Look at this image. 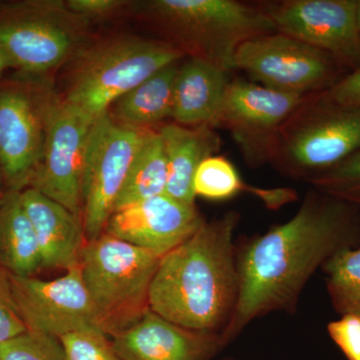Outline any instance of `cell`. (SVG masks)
<instances>
[{
    "label": "cell",
    "mask_w": 360,
    "mask_h": 360,
    "mask_svg": "<svg viewBox=\"0 0 360 360\" xmlns=\"http://www.w3.org/2000/svg\"><path fill=\"white\" fill-rule=\"evenodd\" d=\"M359 246L360 208L311 187L290 219L236 245L239 293L221 333L226 345L258 319L295 314L315 272L341 251Z\"/></svg>",
    "instance_id": "1"
},
{
    "label": "cell",
    "mask_w": 360,
    "mask_h": 360,
    "mask_svg": "<svg viewBox=\"0 0 360 360\" xmlns=\"http://www.w3.org/2000/svg\"><path fill=\"white\" fill-rule=\"evenodd\" d=\"M240 213L225 212L161 257L149 290V309L182 328L220 333L239 293L234 233Z\"/></svg>",
    "instance_id": "2"
},
{
    "label": "cell",
    "mask_w": 360,
    "mask_h": 360,
    "mask_svg": "<svg viewBox=\"0 0 360 360\" xmlns=\"http://www.w3.org/2000/svg\"><path fill=\"white\" fill-rule=\"evenodd\" d=\"M146 13L165 41L226 72L243 42L276 32L264 7L236 0H153Z\"/></svg>",
    "instance_id": "3"
},
{
    "label": "cell",
    "mask_w": 360,
    "mask_h": 360,
    "mask_svg": "<svg viewBox=\"0 0 360 360\" xmlns=\"http://www.w3.org/2000/svg\"><path fill=\"white\" fill-rule=\"evenodd\" d=\"M360 151V108L324 91L303 97L277 130L269 163L279 174L309 182Z\"/></svg>",
    "instance_id": "4"
},
{
    "label": "cell",
    "mask_w": 360,
    "mask_h": 360,
    "mask_svg": "<svg viewBox=\"0 0 360 360\" xmlns=\"http://www.w3.org/2000/svg\"><path fill=\"white\" fill-rule=\"evenodd\" d=\"M163 255L103 232L87 241L79 265L96 323L106 335L129 328L149 309V290Z\"/></svg>",
    "instance_id": "5"
},
{
    "label": "cell",
    "mask_w": 360,
    "mask_h": 360,
    "mask_svg": "<svg viewBox=\"0 0 360 360\" xmlns=\"http://www.w3.org/2000/svg\"><path fill=\"white\" fill-rule=\"evenodd\" d=\"M184 56L165 40L120 37L94 45L78 59L65 101L96 120L120 97Z\"/></svg>",
    "instance_id": "6"
},
{
    "label": "cell",
    "mask_w": 360,
    "mask_h": 360,
    "mask_svg": "<svg viewBox=\"0 0 360 360\" xmlns=\"http://www.w3.org/2000/svg\"><path fill=\"white\" fill-rule=\"evenodd\" d=\"M79 20L56 1L0 4V49L13 68L44 75L70 58L79 44Z\"/></svg>",
    "instance_id": "7"
},
{
    "label": "cell",
    "mask_w": 360,
    "mask_h": 360,
    "mask_svg": "<svg viewBox=\"0 0 360 360\" xmlns=\"http://www.w3.org/2000/svg\"><path fill=\"white\" fill-rule=\"evenodd\" d=\"M234 70L255 84L302 96L328 90L350 72L330 54L278 32L243 42Z\"/></svg>",
    "instance_id": "8"
},
{
    "label": "cell",
    "mask_w": 360,
    "mask_h": 360,
    "mask_svg": "<svg viewBox=\"0 0 360 360\" xmlns=\"http://www.w3.org/2000/svg\"><path fill=\"white\" fill-rule=\"evenodd\" d=\"M116 122L110 113L90 129L82 174V221L86 240L103 233L146 134Z\"/></svg>",
    "instance_id": "9"
},
{
    "label": "cell",
    "mask_w": 360,
    "mask_h": 360,
    "mask_svg": "<svg viewBox=\"0 0 360 360\" xmlns=\"http://www.w3.org/2000/svg\"><path fill=\"white\" fill-rule=\"evenodd\" d=\"M53 103L32 79L0 84V172L9 189L30 186L44 155Z\"/></svg>",
    "instance_id": "10"
},
{
    "label": "cell",
    "mask_w": 360,
    "mask_h": 360,
    "mask_svg": "<svg viewBox=\"0 0 360 360\" xmlns=\"http://www.w3.org/2000/svg\"><path fill=\"white\" fill-rule=\"evenodd\" d=\"M96 120L65 101L47 118L44 155L30 186L82 217V174L90 129Z\"/></svg>",
    "instance_id": "11"
},
{
    "label": "cell",
    "mask_w": 360,
    "mask_h": 360,
    "mask_svg": "<svg viewBox=\"0 0 360 360\" xmlns=\"http://www.w3.org/2000/svg\"><path fill=\"white\" fill-rule=\"evenodd\" d=\"M264 9L276 32L330 54L349 71L360 65L357 0H285Z\"/></svg>",
    "instance_id": "12"
},
{
    "label": "cell",
    "mask_w": 360,
    "mask_h": 360,
    "mask_svg": "<svg viewBox=\"0 0 360 360\" xmlns=\"http://www.w3.org/2000/svg\"><path fill=\"white\" fill-rule=\"evenodd\" d=\"M11 279L27 330L60 340L77 331L99 329L79 264L53 281L11 274Z\"/></svg>",
    "instance_id": "13"
},
{
    "label": "cell",
    "mask_w": 360,
    "mask_h": 360,
    "mask_svg": "<svg viewBox=\"0 0 360 360\" xmlns=\"http://www.w3.org/2000/svg\"><path fill=\"white\" fill-rule=\"evenodd\" d=\"M303 97L243 79L229 82L219 127L231 132L248 165L260 167L269 163L270 148L277 130Z\"/></svg>",
    "instance_id": "14"
},
{
    "label": "cell",
    "mask_w": 360,
    "mask_h": 360,
    "mask_svg": "<svg viewBox=\"0 0 360 360\" xmlns=\"http://www.w3.org/2000/svg\"><path fill=\"white\" fill-rule=\"evenodd\" d=\"M203 221L195 205H187L165 193L113 213L104 232L165 255L186 240Z\"/></svg>",
    "instance_id": "15"
},
{
    "label": "cell",
    "mask_w": 360,
    "mask_h": 360,
    "mask_svg": "<svg viewBox=\"0 0 360 360\" xmlns=\"http://www.w3.org/2000/svg\"><path fill=\"white\" fill-rule=\"evenodd\" d=\"M110 340L122 360H215L227 347L220 333L182 328L151 310Z\"/></svg>",
    "instance_id": "16"
},
{
    "label": "cell",
    "mask_w": 360,
    "mask_h": 360,
    "mask_svg": "<svg viewBox=\"0 0 360 360\" xmlns=\"http://www.w3.org/2000/svg\"><path fill=\"white\" fill-rule=\"evenodd\" d=\"M20 198L37 236L42 267L68 270L79 264L87 243L82 217L32 187L20 191Z\"/></svg>",
    "instance_id": "17"
},
{
    "label": "cell",
    "mask_w": 360,
    "mask_h": 360,
    "mask_svg": "<svg viewBox=\"0 0 360 360\" xmlns=\"http://www.w3.org/2000/svg\"><path fill=\"white\" fill-rule=\"evenodd\" d=\"M227 73L198 58H189L181 63L175 82L172 117L174 122L184 127H219L229 84Z\"/></svg>",
    "instance_id": "18"
},
{
    "label": "cell",
    "mask_w": 360,
    "mask_h": 360,
    "mask_svg": "<svg viewBox=\"0 0 360 360\" xmlns=\"http://www.w3.org/2000/svg\"><path fill=\"white\" fill-rule=\"evenodd\" d=\"M158 131L167 161L165 194L187 205H194V176L201 162L219 150V135L215 129L206 125L184 127L175 122L162 125Z\"/></svg>",
    "instance_id": "19"
},
{
    "label": "cell",
    "mask_w": 360,
    "mask_h": 360,
    "mask_svg": "<svg viewBox=\"0 0 360 360\" xmlns=\"http://www.w3.org/2000/svg\"><path fill=\"white\" fill-rule=\"evenodd\" d=\"M179 61L165 66L113 104L116 122L137 129H153L155 125L172 117L175 82Z\"/></svg>",
    "instance_id": "20"
},
{
    "label": "cell",
    "mask_w": 360,
    "mask_h": 360,
    "mask_svg": "<svg viewBox=\"0 0 360 360\" xmlns=\"http://www.w3.org/2000/svg\"><path fill=\"white\" fill-rule=\"evenodd\" d=\"M0 267L18 276H32L42 267L39 243L20 191L13 189L0 198Z\"/></svg>",
    "instance_id": "21"
},
{
    "label": "cell",
    "mask_w": 360,
    "mask_h": 360,
    "mask_svg": "<svg viewBox=\"0 0 360 360\" xmlns=\"http://www.w3.org/2000/svg\"><path fill=\"white\" fill-rule=\"evenodd\" d=\"M195 196L208 200H231L241 193L253 194L269 210H278L297 200L291 188H260L245 184L236 167L221 155H212L203 160L193 180Z\"/></svg>",
    "instance_id": "22"
},
{
    "label": "cell",
    "mask_w": 360,
    "mask_h": 360,
    "mask_svg": "<svg viewBox=\"0 0 360 360\" xmlns=\"http://www.w3.org/2000/svg\"><path fill=\"white\" fill-rule=\"evenodd\" d=\"M167 161L158 130H149L135 156L113 213L129 206L165 193Z\"/></svg>",
    "instance_id": "23"
},
{
    "label": "cell",
    "mask_w": 360,
    "mask_h": 360,
    "mask_svg": "<svg viewBox=\"0 0 360 360\" xmlns=\"http://www.w3.org/2000/svg\"><path fill=\"white\" fill-rule=\"evenodd\" d=\"M321 269L336 314L360 315V246L341 251Z\"/></svg>",
    "instance_id": "24"
},
{
    "label": "cell",
    "mask_w": 360,
    "mask_h": 360,
    "mask_svg": "<svg viewBox=\"0 0 360 360\" xmlns=\"http://www.w3.org/2000/svg\"><path fill=\"white\" fill-rule=\"evenodd\" d=\"M309 184L316 191L360 208V151L315 177Z\"/></svg>",
    "instance_id": "25"
},
{
    "label": "cell",
    "mask_w": 360,
    "mask_h": 360,
    "mask_svg": "<svg viewBox=\"0 0 360 360\" xmlns=\"http://www.w3.org/2000/svg\"><path fill=\"white\" fill-rule=\"evenodd\" d=\"M0 360H66L58 338L27 330L0 342Z\"/></svg>",
    "instance_id": "26"
},
{
    "label": "cell",
    "mask_w": 360,
    "mask_h": 360,
    "mask_svg": "<svg viewBox=\"0 0 360 360\" xmlns=\"http://www.w3.org/2000/svg\"><path fill=\"white\" fill-rule=\"evenodd\" d=\"M66 360H122L110 336L98 328L85 329L60 338Z\"/></svg>",
    "instance_id": "27"
},
{
    "label": "cell",
    "mask_w": 360,
    "mask_h": 360,
    "mask_svg": "<svg viewBox=\"0 0 360 360\" xmlns=\"http://www.w3.org/2000/svg\"><path fill=\"white\" fill-rule=\"evenodd\" d=\"M27 331L14 300L11 272L0 267V342Z\"/></svg>",
    "instance_id": "28"
},
{
    "label": "cell",
    "mask_w": 360,
    "mask_h": 360,
    "mask_svg": "<svg viewBox=\"0 0 360 360\" xmlns=\"http://www.w3.org/2000/svg\"><path fill=\"white\" fill-rule=\"evenodd\" d=\"M326 329L347 360H360V315H340V319L328 322Z\"/></svg>",
    "instance_id": "29"
},
{
    "label": "cell",
    "mask_w": 360,
    "mask_h": 360,
    "mask_svg": "<svg viewBox=\"0 0 360 360\" xmlns=\"http://www.w3.org/2000/svg\"><path fill=\"white\" fill-rule=\"evenodd\" d=\"M127 4L129 1L123 0H70L66 2V7L71 13L85 20L108 18Z\"/></svg>",
    "instance_id": "30"
},
{
    "label": "cell",
    "mask_w": 360,
    "mask_h": 360,
    "mask_svg": "<svg viewBox=\"0 0 360 360\" xmlns=\"http://www.w3.org/2000/svg\"><path fill=\"white\" fill-rule=\"evenodd\" d=\"M326 92L336 103L360 108V65Z\"/></svg>",
    "instance_id": "31"
},
{
    "label": "cell",
    "mask_w": 360,
    "mask_h": 360,
    "mask_svg": "<svg viewBox=\"0 0 360 360\" xmlns=\"http://www.w3.org/2000/svg\"><path fill=\"white\" fill-rule=\"evenodd\" d=\"M8 68H13V66H11V61L7 58L6 54L4 53V51L0 49V75H1V73Z\"/></svg>",
    "instance_id": "32"
},
{
    "label": "cell",
    "mask_w": 360,
    "mask_h": 360,
    "mask_svg": "<svg viewBox=\"0 0 360 360\" xmlns=\"http://www.w3.org/2000/svg\"><path fill=\"white\" fill-rule=\"evenodd\" d=\"M357 22H359L360 32V0H357Z\"/></svg>",
    "instance_id": "33"
},
{
    "label": "cell",
    "mask_w": 360,
    "mask_h": 360,
    "mask_svg": "<svg viewBox=\"0 0 360 360\" xmlns=\"http://www.w3.org/2000/svg\"><path fill=\"white\" fill-rule=\"evenodd\" d=\"M2 179H4V177H2L1 172H0V198H1V186H2Z\"/></svg>",
    "instance_id": "34"
},
{
    "label": "cell",
    "mask_w": 360,
    "mask_h": 360,
    "mask_svg": "<svg viewBox=\"0 0 360 360\" xmlns=\"http://www.w3.org/2000/svg\"><path fill=\"white\" fill-rule=\"evenodd\" d=\"M217 360H239L238 359H234V357H224V359H217Z\"/></svg>",
    "instance_id": "35"
}]
</instances>
